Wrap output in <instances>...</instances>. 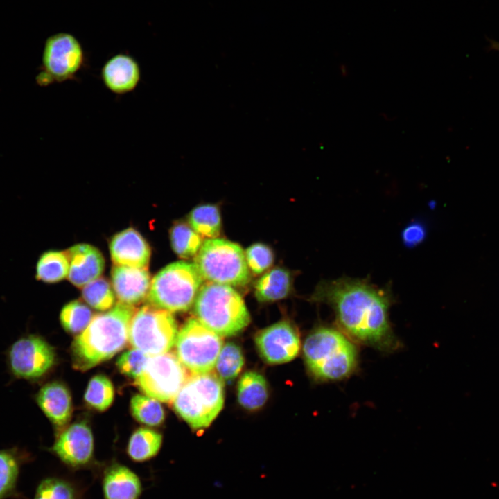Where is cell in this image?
Returning <instances> with one entry per match:
<instances>
[{"mask_svg":"<svg viewBox=\"0 0 499 499\" xmlns=\"http://www.w3.org/2000/svg\"><path fill=\"white\" fill-rule=\"evenodd\" d=\"M312 299L331 306L340 330L352 340L385 352L399 348L389 318V289L366 279L341 277L321 283Z\"/></svg>","mask_w":499,"mask_h":499,"instance_id":"6da1fadb","label":"cell"},{"mask_svg":"<svg viewBox=\"0 0 499 499\" xmlns=\"http://www.w3.org/2000/svg\"><path fill=\"white\" fill-rule=\"evenodd\" d=\"M134 312L132 306L119 302L105 313L94 316L72 343L73 368L85 371L120 351L128 340Z\"/></svg>","mask_w":499,"mask_h":499,"instance_id":"7a4b0ae2","label":"cell"},{"mask_svg":"<svg viewBox=\"0 0 499 499\" xmlns=\"http://www.w3.org/2000/svg\"><path fill=\"white\" fill-rule=\"evenodd\" d=\"M303 352L310 373L324 381L341 380L350 376L358 367L356 345L344 332L322 326L306 338Z\"/></svg>","mask_w":499,"mask_h":499,"instance_id":"3957f363","label":"cell"},{"mask_svg":"<svg viewBox=\"0 0 499 499\" xmlns=\"http://www.w3.org/2000/svg\"><path fill=\"white\" fill-rule=\"evenodd\" d=\"M194 314L203 325L221 337L237 335L250 322V315L234 287L208 282L193 304Z\"/></svg>","mask_w":499,"mask_h":499,"instance_id":"277c9868","label":"cell"},{"mask_svg":"<svg viewBox=\"0 0 499 499\" xmlns=\"http://www.w3.org/2000/svg\"><path fill=\"white\" fill-rule=\"evenodd\" d=\"M194 263L180 261L162 268L152 279L149 304L173 312H184L193 305L204 284Z\"/></svg>","mask_w":499,"mask_h":499,"instance_id":"5b68a950","label":"cell"},{"mask_svg":"<svg viewBox=\"0 0 499 499\" xmlns=\"http://www.w3.org/2000/svg\"><path fill=\"white\" fill-rule=\"evenodd\" d=\"M223 404L222 380L212 372L192 374L173 401L175 412L195 430L208 427Z\"/></svg>","mask_w":499,"mask_h":499,"instance_id":"8992f818","label":"cell"},{"mask_svg":"<svg viewBox=\"0 0 499 499\" xmlns=\"http://www.w3.org/2000/svg\"><path fill=\"white\" fill-rule=\"evenodd\" d=\"M204 280L231 287L244 286L250 280L245 252L240 245L222 238L205 240L195 256Z\"/></svg>","mask_w":499,"mask_h":499,"instance_id":"52a82bcc","label":"cell"},{"mask_svg":"<svg viewBox=\"0 0 499 499\" xmlns=\"http://www.w3.org/2000/svg\"><path fill=\"white\" fill-rule=\"evenodd\" d=\"M177 333L171 312L148 304L134 312L128 340L134 349L150 357L168 352L175 344Z\"/></svg>","mask_w":499,"mask_h":499,"instance_id":"ba28073f","label":"cell"},{"mask_svg":"<svg viewBox=\"0 0 499 499\" xmlns=\"http://www.w3.org/2000/svg\"><path fill=\"white\" fill-rule=\"evenodd\" d=\"M85 61L82 44L73 35L53 34L45 41L36 82L39 85L46 86L71 80L76 77Z\"/></svg>","mask_w":499,"mask_h":499,"instance_id":"9c48e42d","label":"cell"},{"mask_svg":"<svg viewBox=\"0 0 499 499\" xmlns=\"http://www.w3.org/2000/svg\"><path fill=\"white\" fill-rule=\"evenodd\" d=\"M176 356L193 374L209 373L223 346L222 337L203 325L198 319H189L178 332Z\"/></svg>","mask_w":499,"mask_h":499,"instance_id":"30bf717a","label":"cell"},{"mask_svg":"<svg viewBox=\"0 0 499 499\" xmlns=\"http://www.w3.org/2000/svg\"><path fill=\"white\" fill-rule=\"evenodd\" d=\"M189 378L186 369L172 352L150 356L135 384L146 396L173 402Z\"/></svg>","mask_w":499,"mask_h":499,"instance_id":"8fae6325","label":"cell"},{"mask_svg":"<svg viewBox=\"0 0 499 499\" xmlns=\"http://www.w3.org/2000/svg\"><path fill=\"white\" fill-rule=\"evenodd\" d=\"M54 348L43 338L26 335L16 340L7 351V362L11 374L26 380L39 379L54 365Z\"/></svg>","mask_w":499,"mask_h":499,"instance_id":"7c38bea8","label":"cell"},{"mask_svg":"<svg viewBox=\"0 0 499 499\" xmlns=\"http://www.w3.org/2000/svg\"><path fill=\"white\" fill-rule=\"evenodd\" d=\"M50 450L69 469H89L95 477L98 476L102 466L94 459V436L86 422L74 423L62 431Z\"/></svg>","mask_w":499,"mask_h":499,"instance_id":"4fadbf2b","label":"cell"},{"mask_svg":"<svg viewBox=\"0 0 499 499\" xmlns=\"http://www.w3.org/2000/svg\"><path fill=\"white\" fill-rule=\"evenodd\" d=\"M255 343L261 357L272 365L293 360L300 350V338L296 329L286 321L277 322L255 336Z\"/></svg>","mask_w":499,"mask_h":499,"instance_id":"5bb4252c","label":"cell"},{"mask_svg":"<svg viewBox=\"0 0 499 499\" xmlns=\"http://www.w3.org/2000/svg\"><path fill=\"white\" fill-rule=\"evenodd\" d=\"M103 499H140L143 483L130 467L117 462L102 466L99 475Z\"/></svg>","mask_w":499,"mask_h":499,"instance_id":"9a60e30c","label":"cell"},{"mask_svg":"<svg viewBox=\"0 0 499 499\" xmlns=\"http://www.w3.org/2000/svg\"><path fill=\"white\" fill-rule=\"evenodd\" d=\"M141 71L138 62L131 55L118 53L108 59L100 70L105 87L118 95L134 91L141 80Z\"/></svg>","mask_w":499,"mask_h":499,"instance_id":"2e32d148","label":"cell"},{"mask_svg":"<svg viewBox=\"0 0 499 499\" xmlns=\"http://www.w3.org/2000/svg\"><path fill=\"white\" fill-rule=\"evenodd\" d=\"M111 277L113 289L119 302L132 306L148 297L151 280L147 268L114 265Z\"/></svg>","mask_w":499,"mask_h":499,"instance_id":"e0dca14e","label":"cell"},{"mask_svg":"<svg viewBox=\"0 0 499 499\" xmlns=\"http://www.w3.org/2000/svg\"><path fill=\"white\" fill-rule=\"evenodd\" d=\"M110 251L114 265L134 268H147L151 254L146 239L133 228L115 234L110 241Z\"/></svg>","mask_w":499,"mask_h":499,"instance_id":"ac0fdd59","label":"cell"},{"mask_svg":"<svg viewBox=\"0 0 499 499\" xmlns=\"http://www.w3.org/2000/svg\"><path fill=\"white\" fill-rule=\"evenodd\" d=\"M69 269L68 279L76 287H83L100 277L105 267L101 252L89 244H77L66 251Z\"/></svg>","mask_w":499,"mask_h":499,"instance_id":"d6986e66","label":"cell"},{"mask_svg":"<svg viewBox=\"0 0 499 499\" xmlns=\"http://www.w3.org/2000/svg\"><path fill=\"white\" fill-rule=\"evenodd\" d=\"M35 399L40 410L57 428L64 426L69 421L72 413L71 396L64 384L49 382L39 389Z\"/></svg>","mask_w":499,"mask_h":499,"instance_id":"ffe728a7","label":"cell"},{"mask_svg":"<svg viewBox=\"0 0 499 499\" xmlns=\"http://www.w3.org/2000/svg\"><path fill=\"white\" fill-rule=\"evenodd\" d=\"M27 454L17 448L0 449V499L17 498V482Z\"/></svg>","mask_w":499,"mask_h":499,"instance_id":"44dd1931","label":"cell"},{"mask_svg":"<svg viewBox=\"0 0 499 499\" xmlns=\"http://www.w3.org/2000/svg\"><path fill=\"white\" fill-rule=\"evenodd\" d=\"M268 397L265 378L256 371H247L239 379L237 398L245 410H256L264 405Z\"/></svg>","mask_w":499,"mask_h":499,"instance_id":"7402d4cb","label":"cell"},{"mask_svg":"<svg viewBox=\"0 0 499 499\" xmlns=\"http://www.w3.org/2000/svg\"><path fill=\"white\" fill-rule=\"evenodd\" d=\"M291 288L290 273L275 268L265 273L255 284V296L261 302H271L285 298Z\"/></svg>","mask_w":499,"mask_h":499,"instance_id":"603a6c76","label":"cell"},{"mask_svg":"<svg viewBox=\"0 0 499 499\" xmlns=\"http://www.w3.org/2000/svg\"><path fill=\"white\" fill-rule=\"evenodd\" d=\"M162 435L153 430L141 428L130 436L126 451L129 458L137 463L148 462L159 453Z\"/></svg>","mask_w":499,"mask_h":499,"instance_id":"cb8c5ba5","label":"cell"},{"mask_svg":"<svg viewBox=\"0 0 499 499\" xmlns=\"http://www.w3.org/2000/svg\"><path fill=\"white\" fill-rule=\"evenodd\" d=\"M85 490L77 482L63 476L51 475L40 480L33 499H85Z\"/></svg>","mask_w":499,"mask_h":499,"instance_id":"d4e9b609","label":"cell"},{"mask_svg":"<svg viewBox=\"0 0 499 499\" xmlns=\"http://www.w3.org/2000/svg\"><path fill=\"white\" fill-rule=\"evenodd\" d=\"M69 262L66 252L48 250L40 256L35 265V279L45 283H55L68 276Z\"/></svg>","mask_w":499,"mask_h":499,"instance_id":"484cf974","label":"cell"},{"mask_svg":"<svg viewBox=\"0 0 499 499\" xmlns=\"http://www.w3.org/2000/svg\"><path fill=\"white\" fill-rule=\"evenodd\" d=\"M189 225L200 236L216 238L221 229L219 209L213 204H202L194 208L189 215Z\"/></svg>","mask_w":499,"mask_h":499,"instance_id":"4316f807","label":"cell"},{"mask_svg":"<svg viewBox=\"0 0 499 499\" xmlns=\"http://www.w3.org/2000/svg\"><path fill=\"white\" fill-rule=\"evenodd\" d=\"M170 243L173 251L182 259L195 256L202 245V236L189 225L177 223L170 233Z\"/></svg>","mask_w":499,"mask_h":499,"instance_id":"83f0119b","label":"cell"},{"mask_svg":"<svg viewBox=\"0 0 499 499\" xmlns=\"http://www.w3.org/2000/svg\"><path fill=\"white\" fill-rule=\"evenodd\" d=\"M244 362L242 349L238 344L234 342L223 344L215 365L217 376L222 381H232L241 371Z\"/></svg>","mask_w":499,"mask_h":499,"instance_id":"f1b7e54d","label":"cell"},{"mask_svg":"<svg viewBox=\"0 0 499 499\" xmlns=\"http://www.w3.org/2000/svg\"><path fill=\"white\" fill-rule=\"evenodd\" d=\"M130 409L135 419L147 426H159L164 420V411L159 401L148 396L134 395Z\"/></svg>","mask_w":499,"mask_h":499,"instance_id":"f546056e","label":"cell"},{"mask_svg":"<svg viewBox=\"0 0 499 499\" xmlns=\"http://www.w3.org/2000/svg\"><path fill=\"white\" fill-rule=\"evenodd\" d=\"M114 395V390L111 380L103 374H98L89 380L85 394V401L95 410L104 411L111 405Z\"/></svg>","mask_w":499,"mask_h":499,"instance_id":"4dcf8cb0","label":"cell"},{"mask_svg":"<svg viewBox=\"0 0 499 499\" xmlns=\"http://www.w3.org/2000/svg\"><path fill=\"white\" fill-rule=\"evenodd\" d=\"M93 318L90 308L79 301H72L64 305L60 314L63 329L71 333H80Z\"/></svg>","mask_w":499,"mask_h":499,"instance_id":"1f68e13d","label":"cell"},{"mask_svg":"<svg viewBox=\"0 0 499 499\" xmlns=\"http://www.w3.org/2000/svg\"><path fill=\"white\" fill-rule=\"evenodd\" d=\"M82 297L90 306L102 311L110 309L115 301L114 290L109 282L102 277L84 286Z\"/></svg>","mask_w":499,"mask_h":499,"instance_id":"d6a6232c","label":"cell"},{"mask_svg":"<svg viewBox=\"0 0 499 499\" xmlns=\"http://www.w3.org/2000/svg\"><path fill=\"white\" fill-rule=\"evenodd\" d=\"M245 256L250 271L255 274H260L268 270L274 260L272 251L263 243L250 246L245 252Z\"/></svg>","mask_w":499,"mask_h":499,"instance_id":"836d02e7","label":"cell"},{"mask_svg":"<svg viewBox=\"0 0 499 499\" xmlns=\"http://www.w3.org/2000/svg\"><path fill=\"white\" fill-rule=\"evenodd\" d=\"M149 356L141 351L132 349L121 355L116 360V366L123 374L136 379L143 370Z\"/></svg>","mask_w":499,"mask_h":499,"instance_id":"e575fe53","label":"cell"},{"mask_svg":"<svg viewBox=\"0 0 499 499\" xmlns=\"http://www.w3.org/2000/svg\"><path fill=\"white\" fill-rule=\"evenodd\" d=\"M426 232L425 225L421 222L415 221L404 228L401 234L402 240L406 246L414 247L425 239Z\"/></svg>","mask_w":499,"mask_h":499,"instance_id":"d590c367","label":"cell"},{"mask_svg":"<svg viewBox=\"0 0 499 499\" xmlns=\"http://www.w3.org/2000/svg\"><path fill=\"white\" fill-rule=\"evenodd\" d=\"M489 42L490 49L499 51V42L493 40H489Z\"/></svg>","mask_w":499,"mask_h":499,"instance_id":"8d00e7d4","label":"cell"}]
</instances>
